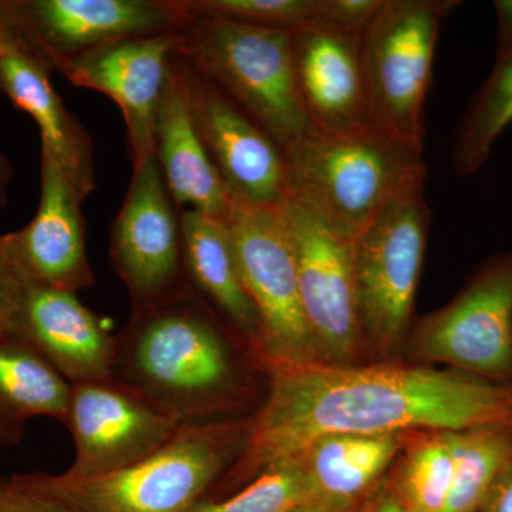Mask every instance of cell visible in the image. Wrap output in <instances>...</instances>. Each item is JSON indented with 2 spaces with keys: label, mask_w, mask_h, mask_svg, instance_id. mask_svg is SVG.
Here are the masks:
<instances>
[{
  "label": "cell",
  "mask_w": 512,
  "mask_h": 512,
  "mask_svg": "<svg viewBox=\"0 0 512 512\" xmlns=\"http://www.w3.org/2000/svg\"><path fill=\"white\" fill-rule=\"evenodd\" d=\"M367 498L366 500L359 501V503H333V501L316 500L302 505L301 508L293 512H360Z\"/></svg>",
  "instance_id": "obj_36"
},
{
  "label": "cell",
  "mask_w": 512,
  "mask_h": 512,
  "mask_svg": "<svg viewBox=\"0 0 512 512\" xmlns=\"http://www.w3.org/2000/svg\"><path fill=\"white\" fill-rule=\"evenodd\" d=\"M82 201L59 165L40 154V198L33 220L6 235L10 255L32 284L79 292L94 284L86 252Z\"/></svg>",
  "instance_id": "obj_16"
},
{
  "label": "cell",
  "mask_w": 512,
  "mask_h": 512,
  "mask_svg": "<svg viewBox=\"0 0 512 512\" xmlns=\"http://www.w3.org/2000/svg\"><path fill=\"white\" fill-rule=\"evenodd\" d=\"M222 224L258 313L256 353L262 362L322 363L303 315L292 249L275 210L234 200Z\"/></svg>",
  "instance_id": "obj_8"
},
{
  "label": "cell",
  "mask_w": 512,
  "mask_h": 512,
  "mask_svg": "<svg viewBox=\"0 0 512 512\" xmlns=\"http://www.w3.org/2000/svg\"><path fill=\"white\" fill-rule=\"evenodd\" d=\"M188 284L256 352L258 313L249 298L224 224L197 211H180Z\"/></svg>",
  "instance_id": "obj_22"
},
{
  "label": "cell",
  "mask_w": 512,
  "mask_h": 512,
  "mask_svg": "<svg viewBox=\"0 0 512 512\" xmlns=\"http://www.w3.org/2000/svg\"><path fill=\"white\" fill-rule=\"evenodd\" d=\"M10 335L28 342L67 382L111 379L116 336L76 292L28 282Z\"/></svg>",
  "instance_id": "obj_18"
},
{
  "label": "cell",
  "mask_w": 512,
  "mask_h": 512,
  "mask_svg": "<svg viewBox=\"0 0 512 512\" xmlns=\"http://www.w3.org/2000/svg\"><path fill=\"white\" fill-rule=\"evenodd\" d=\"M241 345L248 343L187 284L134 306L116 335L111 379L181 426L222 421L249 406L252 370L266 369L254 349Z\"/></svg>",
  "instance_id": "obj_2"
},
{
  "label": "cell",
  "mask_w": 512,
  "mask_h": 512,
  "mask_svg": "<svg viewBox=\"0 0 512 512\" xmlns=\"http://www.w3.org/2000/svg\"><path fill=\"white\" fill-rule=\"evenodd\" d=\"M413 433L326 434L295 456L318 500L359 503L383 483Z\"/></svg>",
  "instance_id": "obj_21"
},
{
  "label": "cell",
  "mask_w": 512,
  "mask_h": 512,
  "mask_svg": "<svg viewBox=\"0 0 512 512\" xmlns=\"http://www.w3.org/2000/svg\"><path fill=\"white\" fill-rule=\"evenodd\" d=\"M111 264L131 305L156 302L188 284L177 205L165 185L156 151L133 165V177L110 239Z\"/></svg>",
  "instance_id": "obj_11"
},
{
  "label": "cell",
  "mask_w": 512,
  "mask_h": 512,
  "mask_svg": "<svg viewBox=\"0 0 512 512\" xmlns=\"http://www.w3.org/2000/svg\"><path fill=\"white\" fill-rule=\"evenodd\" d=\"M316 500L301 460L292 456L269 467L237 493L202 501L191 512H293Z\"/></svg>",
  "instance_id": "obj_27"
},
{
  "label": "cell",
  "mask_w": 512,
  "mask_h": 512,
  "mask_svg": "<svg viewBox=\"0 0 512 512\" xmlns=\"http://www.w3.org/2000/svg\"><path fill=\"white\" fill-rule=\"evenodd\" d=\"M154 151L177 208L201 212L215 221L227 218L234 198L202 143L174 53L158 104Z\"/></svg>",
  "instance_id": "obj_19"
},
{
  "label": "cell",
  "mask_w": 512,
  "mask_h": 512,
  "mask_svg": "<svg viewBox=\"0 0 512 512\" xmlns=\"http://www.w3.org/2000/svg\"><path fill=\"white\" fill-rule=\"evenodd\" d=\"M453 484L446 512H477L491 484L512 458V430L451 431Z\"/></svg>",
  "instance_id": "obj_26"
},
{
  "label": "cell",
  "mask_w": 512,
  "mask_h": 512,
  "mask_svg": "<svg viewBox=\"0 0 512 512\" xmlns=\"http://www.w3.org/2000/svg\"><path fill=\"white\" fill-rule=\"evenodd\" d=\"M451 431H416L386 481L409 512H446L453 484Z\"/></svg>",
  "instance_id": "obj_24"
},
{
  "label": "cell",
  "mask_w": 512,
  "mask_h": 512,
  "mask_svg": "<svg viewBox=\"0 0 512 512\" xmlns=\"http://www.w3.org/2000/svg\"><path fill=\"white\" fill-rule=\"evenodd\" d=\"M458 5L457 0H384L360 40L373 127L423 147L424 101L437 39L444 19Z\"/></svg>",
  "instance_id": "obj_6"
},
{
  "label": "cell",
  "mask_w": 512,
  "mask_h": 512,
  "mask_svg": "<svg viewBox=\"0 0 512 512\" xmlns=\"http://www.w3.org/2000/svg\"><path fill=\"white\" fill-rule=\"evenodd\" d=\"M175 53L288 151L313 133L293 67L292 32L190 12Z\"/></svg>",
  "instance_id": "obj_5"
},
{
  "label": "cell",
  "mask_w": 512,
  "mask_h": 512,
  "mask_svg": "<svg viewBox=\"0 0 512 512\" xmlns=\"http://www.w3.org/2000/svg\"><path fill=\"white\" fill-rule=\"evenodd\" d=\"M195 126L234 200L275 210L289 191L282 148L255 121L175 53Z\"/></svg>",
  "instance_id": "obj_13"
},
{
  "label": "cell",
  "mask_w": 512,
  "mask_h": 512,
  "mask_svg": "<svg viewBox=\"0 0 512 512\" xmlns=\"http://www.w3.org/2000/svg\"><path fill=\"white\" fill-rule=\"evenodd\" d=\"M185 9L200 15L215 16L261 26L292 30L316 22L318 0H181Z\"/></svg>",
  "instance_id": "obj_28"
},
{
  "label": "cell",
  "mask_w": 512,
  "mask_h": 512,
  "mask_svg": "<svg viewBox=\"0 0 512 512\" xmlns=\"http://www.w3.org/2000/svg\"><path fill=\"white\" fill-rule=\"evenodd\" d=\"M275 212L292 249L303 315L322 363L355 366L363 345L355 242L289 192Z\"/></svg>",
  "instance_id": "obj_9"
},
{
  "label": "cell",
  "mask_w": 512,
  "mask_h": 512,
  "mask_svg": "<svg viewBox=\"0 0 512 512\" xmlns=\"http://www.w3.org/2000/svg\"><path fill=\"white\" fill-rule=\"evenodd\" d=\"M0 512H73L37 487L30 474L0 478Z\"/></svg>",
  "instance_id": "obj_29"
},
{
  "label": "cell",
  "mask_w": 512,
  "mask_h": 512,
  "mask_svg": "<svg viewBox=\"0 0 512 512\" xmlns=\"http://www.w3.org/2000/svg\"><path fill=\"white\" fill-rule=\"evenodd\" d=\"M13 180V167L9 158L0 153V210L9 205V185Z\"/></svg>",
  "instance_id": "obj_37"
},
{
  "label": "cell",
  "mask_w": 512,
  "mask_h": 512,
  "mask_svg": "<svg viewBox=\"0 0 512 512\" xmlns=\"http://www.w3.org/2000/svg\"><path fill=\"white\" fill-rule=\"evenodd\" d=\"M26 284L10 255L6 235H0V336L12 333Z\"/></svg>",
  "instance_id": "obj_31"
},
{
  "label": "cell",
  "mask_w": 512,
  "mask_h": 512,
  "mask_svg": "<svg viewBox=\"0 0 512 512\" xmlns=\"http://www.w3.org/2000/svg\"><path fill=\"white\" fill-rule=\"evenodd\" d=\"M384 0H318L316 22L349 35H362Z\"/></svg>",
  "instance_id": "obj_30"
},
{
  "label": "cell",
  "mask_w": 512,
  "mask_h": 512,
  "mask_svg": "<svg viewBox=\"0 0 512 512\" xmlns=\"http://www.w3.org/2000/svg\"><path fill=\"white\" fill-rule=\"evenodd\" d=\"M177 32L117 40L56 67L73 86L106 94L126 124L133 165L154 153L158 104L177 47Z\"/></svg>",
  "instance_id": "obj_15"
},
{
  "label": "cell",
  "mask_w": 512,
  "mask_h": 512,
  "mask_svg": "<svg viewBox=\"0 0 512 512\" xmlns=\"http://www.w3.org/2000/svg\"><path fill=\"white\" fill-rule=\"evenodd\" d=\"M497 15V53L512 49V0H495Z\"/></svg>",
  "instance_id": "obj_34"
},
{
  "label": "cell",
  "mask_w": 512,
  "mask_h": 512,
  "mask_svg": "<svg viewBox=\"0 0 512 512\" xmlns=\"http://www.w3.org/2000/svg\"><path fill=\"white\" fill-rule=\"evenodd\" d=\"M30 49L22 29L8 5V0H0V57Z\"/></svg>",
  "instance_id": "obj_33"
},
{
  "label": "cell",
  "mask_w": 512,
  "mask_h": 512,
  "mask_svg": "<svg viewBox=\"0 0 512 512\" xmlns=\"http://www.w3.org/2000/svg\"><path fill=\"white\" fill-rule=\"evenodd\" d=\"M512 124V49L497 53L493 70L468 104L454 140L453 165L460 177L483 167L494 144Z\"/></svg>",
  "instance_id": "obj_25"
},
{
  "label": "cell",
  "mask_w": 512,
  "mask_h": 512,
  "mask_svg": "<svg viewBox=\"0 0 512 512\" xmlns=\"http://www.w3.org/2000/svg\"><path fill=\"white\" fill-rule=\"evenodd\" d=\"M247 446L211 500L237 493L326 434L512 430V382L426 366L269 365Z\"/></svg>",
  "instance_id": "obj_1"
},
{
  "label": "cell",
  "mask_w": 512,
  "mask_h": 512,
  "mask_svg": "<svg viewBox=\"0 0 512 512\" xmlns=\"http://www.w3.org/2000/svg\"><path fill=\"white\" fill-rule=\"evenodd\" d=\"M360 512H409L407 508L400 503L399 498L396 497L387 485L386 478L379 488L367 498L365 505H363Z\"/></svg>",
  "instance_id": "obj_35"
},
{
  "label": "cell",
  "mask_w": 512,
  "mask_h": 512,
  "mask_svg": "<svg viewBox=\"0 0 512 512\" xmlns=\"http://www.w3.org/2000/svg\"><path fill=\"white\" fill-rule=\"evenodd\" d=\"M72 383L28 342L0 336V447H16L36 417L63 421Z\"/></svg>",
  "instance_id": "obj_23"
},
{
  "label": "cell",
  "mask_w": 512,
  "mask_h": 512,
  "mask_svg": "<svg viewBox=\"0 0 512 512\" xmlns=\"http://www.w3.org/2000/svg\"><path fill=\"white\" fill-rule=\"evenodd\" d=\"M251 417L183 424L133 466L92 478L30 473L73 512H191L210 500L247 446Z\"/></svg>",
  "instance_id": "obj_4"
},
{
  "label": "cell",
  "mask_w": 512,
  "mask_h": 512,
  "mask_svg": "<svg viewBox=\"0 0 512 512\" xmlns=\"http://www.w3.org/2000/svg\"><path fill=\"white\" fill-rule=\"evenodd\" d=\"M66 424L74 441L72 478L116 473L164 446L181 426L114 379L72 384Z\"/></svg>",
  "instance_id": "obj_12"
},
{
  "label": "cell",
  "mask_w": 512,
  "mask_h": 512,
  "mask_svg": "<svg viewBox=\"0 0 512 512\" xmlns=\"http://www.w3.org/2000/svg\"><path fill=\"white\" fill-rule=\"evenodd\" d=\"M362 35L319 22L292 30L296 86L316 133L336 136L372 126L360 57Z\"/></svg>",
  "instance_id": "obj_17"
},
{
  "label": "cell",
  "mask_w": 512,
  "mask_h": 512,
  "mask_svg": "<svg viewBox=\"0 0 512 512\" xmlns=\"http://www.w3.org/2000/svg\"><path fill=\"white\" fill-rule=\"evenodd\" d=\"M477 512H512V458L491 484Z\"/></svg>",
  "instance_id": "obj_32"
},
{
  "label": "cell",
  "mask_w": 512,
  "mask_h": 512,
  "mask_svg": "<svg viewBox=\"0 0 512 512\" xmlns=\"http://www.w3.org/2000/svg\"><path fill=\"white\" fill-rule=\"evenodd\" d=\"M53 70L33 50L0 57V93L36 121L46 151L80 201L96 190L93 141L53 89Z\"/></svg>",
  "instance_id": "obj_20"
},
{
  "label": "cell",
  "mask_w": 512,
  "mask_h": 512,
  "mask_svg": "<svg viewBox=\"0 0 512 512\" xmlns=\"http://www.w3.org/2000/svg\"><path fill=\"white\" fill-rule=\"evenodd\" d=\"M424 148L367 126L313 133L285 151L289 194L355 242L393 201L424 185Z\"/></svg>",
  "instance_id": "obj_3"
},
{
  "label": "cell",
  "mask_w": 512,
  "mask_h": 512,
  "mask_svg": "<svg viewBox=\"0 0 512 512\" xmlns=\"http://www.w3.org/2000/svg\"><path fill=\"white\" fill-rule=\"evenodd\" d=\"M430 224L421 187L393 201L355 241L363 342L384 355L402 343L409 329Z\"/></svg>",
  "instance_id": "obj_7"
},
{
  "label": "cell",
  "mask_w": 512,
  "mask_h": 512,
  "mask_svg": "<svg viewBox=\"0 0 512 512\" xmlns=\"http://www.w3.org/2000/svg\"><path fill=\"white\" fill-rule=\"evenodd\" d=\"M410 348L423 362L512 382V249L485 262L456 299L421 320Z\"/></svg>",
  "instance_id": "obj_10"
},
{
  "label": "cell",
  "mask_w": 512,
  "mask_h": 512,
  "mask_svg": "<svg viewBox=\"0 0 512 512\" xmlns=\"http://www.w3.org/2000/svg\"><path fill=\"white\" fill-rule=\"evenodd\" d=\"M30 49L52 70L97 47L183 23L180 0H8Z\"/></svg>",
  "instance_id": "obj_14"
}]
</instances>
